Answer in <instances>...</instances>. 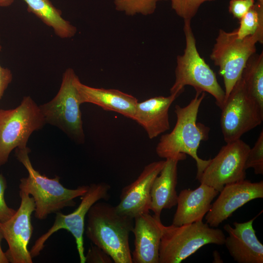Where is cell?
<instances>
[{"label": "cell", "mask_w": 263, "mask_h": 263, "mask_svg": "<svg viewBox=\"0 0 263 263\" xmlns=\"http://www.w3.org/2000/svg\"><path fill=\"white\" fill-rule=\"evenodd\" d=\"M86 236L114 263H132L129 244L134 219L118 213L115 206L96 202L87 214Z\"/></svg>", "instance_id": "1"}, {"label": "cell", "mask_w": 263, "mask_h": 263, "mask_svg": "<svg viewBox=\"0 0 263 263\" xmlns=\"http://www.w3.org/2000/svg\"><path fill=\"white\" fill-rule=\"evenodd\" d=\"M205 96V92L196 91L194 97L185 107H175L177 117L172 131L162 135L156 148L157 155L167 158L184 153L191 156L196 162L197 179L209 163V159L203 160L197 154L200 144L207 140L210 129L197 123L199 107Z\"/></svg>", "instance_id": "2"}, {"label": "cell", "mask_w": 263, "mask_h": 263, "mask_svg": "<svg viewBox=\"0 0 263 263\" xmlns=\"http://www.w3.org/2000/svg\"><path fill=\"white\" fill-rule=\"evenodd\" d=\"M30 152V149L27 147L17 148L15 154L28 173L27 177L20 179L19 188L33 198L35 217L43 220L52 213L60 211L66 207L75 206L74 199L83 195L88 189L89 185L69 189L60 183L59 176L49 178L40 174L32 165L29 156Z\"/></svg>", "instance_id": "3"}, {"label": "cell", "mask_w": 263, "mask_h": 263, "mask_svg": "<svg viewBox=\"0 0 263 263\" xmlns=\"http://www.w3.org/2000/svg\"><path fill=\"white\" fill-rule=\"evenodd\" d=\"M184 21L186 46L183 54L177 56L175 81L170 93L180 94L186 86H191L195 91L207 92L212 95L221 109L225 101V91L219 84L215 73L197 50L191 20Z\"/></svg>", "instance_id": "4"}, {"label": "cell", "mask_w": 263, "mask_h": 263, "mask_svg": "<svg viewBox=\"0 0 263 263\" xmlns=\"http://www.w3.org/2000/svg\"><path fill=\"white\" fill-rule=\"evenodd\" d=\"M225 238L221 229L203 221L179 226L163 225L159 263H180L207 244H224Z\"/></svg>", "instance_id": "5"}, {"label": "cell", "mask_w": 263, "mask_h": 263, "mask_svg": "<svg viewBox=\"0 0 263 263\" xmlns=\"http://www.w3.org/2000/svg\"><path fill=\"white\" fill-rule=\"evenodd\" d=\"M258 42L263 43V28L243 39L238 38L236 29L230 32L219 30L210 58L223 77L225 100L241 77L248 59L256 53Z\"/></svg>", "instance_id": "6"}, {"label": "cell", "mask_w": 263, "mask_h": 263, "mask_svg": "<svg viewBox=\"0 0 263 263\" xmlns=\"http://www.w3.org/2000/svg\"><path fill=\"white\" fill-rule=\"evenodd\" d=\"M79 80L74 70L64 73L60 89L54 98L39 106L46 123L56 126L77 144H83V128L77 82Z\"/></svg>", "instance_id": "7"}, {"label": "cell", "mask_w": 263, "mask_h": 263, "mask_svg": "<svg viewBox=\"0 0 263 263\" xmlns=\"http://www.w3.org/2000/svg\"><path fill=\"white\" fill-rule=\"evenodd\" d=\"M46 124L39 106L30 96H24L14 109H0V167L14 149L26 147L31 134Z\"/></svg>", "instance_id": "8"}, {"label": "cell", "mask_w": 263, "mask_h": 263, "mask_svg": "<svg viewBox=\"0 0 263 263\" xmlns=\"http://www.w3.org/2000/svg\"><path fill=\"white\" fill-rule=\"evenodd\" d=\"M111 186L105 182L92 183L87 191L80 197L81 202L72 213L64 214L60 211L56 213L55 220L48 231L40 236L30 250L32 258L38 256L45 246L46 241L54 233L60 229L66 230L73 236L81 263H85L83 234L85 220L87 214L93 204L100 200L107 201L110 195Z\"/></svg>", "instance_id": "9"}, {"label": "cell", "mask_w": 263, "mask_h": 263, "mask_svg": "<svg viewBox=\"0 0 263 263\" xmlns=\"http://www.w3.org/2000/svg\"><path fill=\"white\" fill-rule=\"evenodd\" d=\"M221 109V127L226 143L241 139L263 120V110L247 93L241 77Z\"/></svg>", "instance_id": "10"}, {"label": "cell", "mask_w": 263, "mask_h": 263, "mask_svg": "<svg viewBox=\"0 0 263 263\" xmlns=\"http://www.w3.org/2000/svg\"><path fill=\"white\" fill-rule=\"evenodd\" d=\"M250 147L241 139L226 143L197 179L220 192L224 187L246 177L245 163Z\"/></svg>", "instance_id": "11"}, {"label": "cell", "mask_w": 263, "mask_h": 263, "mask_svg": "<svg viewBox=\"0 0 263 263\" xmlns=\"http://www.w3.org/2000/svg\"><path fill=\"white\" fill-rule=\"evenodd\" d=\"M21 202L14 215L6 221L0 222V231L8 245L5 252L11 263H32L28 245L33 232L31 215L35 209L32 197L20 190Z\"/></svg>", "instance_id": "12"}, {"label": "cell", "mask_w": 263, "mask_h": 263, "mask_svg": "<svg viewBox=\"0 0 263 263\" xmlns=\"http://www.w3.org/2000/svg\"><path fill=\"white\" fill-rule=\"evenodd\" d=\"M205 215L210 227H218L239 208L249 201L263 198V181L251 182L245 179L225 185Z\"/></svg>", "instance_id": "13"}, {"label": "cell", "mask_w": 263, "mask_h": 263, "mask_svg": "<svg viewBox=\"0 0 263 263\" xmlns=\"http://www.w3.org/2000/svg\"><path fill=\"white\" fill-rule=\"evenodd\" d=\"M165 161L160 160L149 164L135 181L123 188L119 202L115 206L118 213L134 219L140 215L149 212L151 186Z\"/></svg>", "instance_id": "14"}, {"label": "cell", "mask_w": 263, "mask_h": 263, "mask_svg": "<svg viewBox=\"0 0 263 263\" xmlns=\"http://www.w3.org/2000/svg\"><path fill=\"white\" fill-rule=\"evenodd\" d=\"M160 217L150 212L134 219L132 232L134 248L132 253V263H159V249L162 235Z\"/></svg>", "instance_id": "15"}, {"label": "cell", "mask_w": 263, "mask_h": 263, "mask_svg": "<svg viewBox=\"0 0 263 263\" xmlns=\"http://www.w3.org/2000/svg\"><path fill=\"white\" fill-rule=\"evenodd\" d=\"M256 217L244 223L225 224L228 233L224 244L233 259L238 263H263V245L256 235L253 223Z\"/></svg>", "instance_id": "16"}, {"label": "cell", "mask_w": 263, "mask_h": 263, "mask_svg": "<svg viewBox=\"0 0 263 263\" xmlns=\"http://www.w3.org/2000/svg\"><path fill=\"white\" fill-rule=\"evenodd\" d=\"M219 192L204 184H201L194 190H181L178 195L177 209L172 224L179 226L203 221Z\"/></svg>", "instance_id": "17"}, {"label": "cell", "mask_w": 263, "mask_h": 263, "mask_svg": "<svg viewBox=\"0 0 263 263\" xmlns=\"http://www.w3.org/2000/svg\"><path fill=\"white\" fill-rule=\"evenodd\" d=\"M179 95L170 94L168 96H157L137 102L133 120L144 129L150 139L169 130V109Z\"/></svg>", "instance_id": "18"}, {"label": "cell", "mask_w": 263, "mask_h": 263, "mask_svg": "<svg viewBox=\"0 0 263 263\" xmlns=\"http://www.w3.org/2000/svg\"><path fill=\"white\" fill-rule=\"evenodd\" d=\"M187 158L184 153L167 158L159 174L154 179L151 188L150 210L160 217L164 209H170L177 203V165Z\"/></svg>", "instance_id": "19"}, {"label": "cell", "mask_w": 263, "mask_h": 263, "mask_svg": "<svg viewBox=\"0 0 263 263\" xmlns=\"http://www.w3.org/2000/svg\"><path fill=\"white\" fill-rule=\"evenodd\" d=\"M76 85L81 104L92 103L133 120L138 102L134 96L117 89L92 87L82 83L80 80Z\"/></svg>", "instance_id": "20"}, {"label": "cell", "mask_w": 263, "mask_h": 263, "mask_svg": "<svg viewBox=\"0 0 263 263\" xmlns=\"http://www.w3.org/2000/svg\"><path fill=\"white\" fill-rule=\"evenodd\" d=\"M23 0L27 5L28 11L52 28L59 38H71L76 34V28L63 18L61 11L55 7L50 0Z\"/></svg>", "instance_id": "21"}, {"label": "cell", "mask_w": 263, "mask_h": 263, "mask_svg": "<svg viewBox=\"0 0 263 263\" xmlns=\"http://www.w3.org/2000/svg\"><path fill=\"white\" fill-rule=\"evenodd\" d=\"M241 78L247 93L263 110V52L252 55L248 59Z\"/></svg>", "instance_id": "22"}, {"label": "cell", "mask_w": 263, "mask_h": 263, "mask_svg": "<svg viewBox=\"0 0 263 263\" xmlns=\"http://www.w3.org/2000/svg\"><path fill=\"white\" fill-rule=\"evenodd\" d=\"M240 26L236 29L239 39L254 34L263 28V4L255 2L249 10L239 20Z\"/></svg>", "instance_id": "23"}, {"label": "cell", "mask_w": 263, "mask_h": 263, "mask_svg": "<svg viewBox=\"0 0 263 263\" xmlns=\"http://www.w3.org/2000/svg\"><path fill=\"white\" fill-rule=\"evenodd\" d=\"M116 10L128 16L152 14L158 1L165 0H113Z\"/></svg>", "instance_id": "24"}, {"label": "cell", "mask_w": 263, "mask_h": 263, "mask_svg": "<svg viewBox=\"0 0 263 263\" xmlns=\"http://www.w3.org/2000/svg\"><path fill=\"white\" fill-rule=\"evenodd\" d=\"M247 169L252 168L256 174H263V131L260 133L252 148H250L245 163Z\"/></svg>", "instance_id": "25"}, {"label": "cell", "mask_w": 263, "mask_h": 263, "mask_svg": "<svg viewBox=\"0 0 263 263\" xmlns=\"http://www.w3.org/2000/svg\"><path fill=\"white\" fill-rule=\"evenodd\" d=\"M214 0H170L172 9L184 20H191L203 3Z\"/></svg>", "instance_id": "26"}, {"label": "cell", "mask_w": 263, "mask_h": 263, "mask_svg": "<svg viewBox=\"0 0 263 263\" xmlns=\"http://www.w3.org/2000/svg\"><path fill=\"white\" fill-rule=\"evenodd\" d=\"M7 188L5 177L0 173V222H4L11 218L16 210L7 205L4 199V192Z\"/></svg>", "instance_id": "27"}, {"label": "cell", "mask_w": 263, "mask_h": 263, "mask_svg": "<svg viewBox=\"0 0 263 263\" xmlns=\"http://www.w3.org/2000/svg\"><path fill=\"white\" fill-rule=\"evenodd\" d=\"M255 0H230L228 11L233 17L240 20L253 6Z\"/></svg>", "instance_id": "28"}, {"label": "cell", "mask_w": 263, "mask_h": 263, "mask_svg": "<svg viewBox=\"0 0 263 263\" xmlns=\"http://www.w3.org/2000/svg\"><path fill=\"white\" fill-rule=\"evenodd\" d=\"M85 263H113L111 257L100 247L94 244L85 255Z\"/></svg>", "instance_id": "29"}, {"label": "cell", "mask_w": 263, "mask_h": 263, "mask_svg": "<svg viewBox=\"0 0 263 263\" xmlns=\"http://www.w3.org/2000/svg\"><path fill=\"white\" fill-rule=\"evenodd\" d=\"M1 50V46L0 44V52ZM12 78L13 75L11 70L7 68L2 67L0 65V100L12 81Z\"/></svg>", "instance_id": "30"}, {"label": "cell", "mask_w": 263, "mask_h": 263, "mask_svg": "<svg viewBox=\"0 0 263 263\" xmlns=\"http://www.w3.org/2000/svg\"><path fill=\"white\" fill-rule=\"evenodd\" d=\"M3 239V235L0 231V263H8L9 261L1 247V242Z\"/></svg>", "instance_id": "31"}, {"label": "cell", "mask_w": 263, "mask_h": 263, "mask_svg": "<svg viewBox=\"0 0 263 263\" xmlns=\"http://www.w3.org/2000/svg\"><path fill=\"white\" fill-rule=\"evenodd\" d=\"M14 0H0V7H8L10 6Z\"/></svg>", "instance_id": "32"}, {"label": "cell", "mask_w": 263, "mask_h": 263, "mask_svg": "<svg viewBox=\"0 0 263 263\" xmlns=\"http://www.w3.org/2000/svg\"><path fill=\"white\" fill-rule=\"evenodd\" d=\"M214 262V263H222L223 261L221 259L219 253L216 251L213 252Z\"/></svg>", "instance_id": "33"}, {"label": "cell", "mask_w": 263, "mask_h": 263, "mask_svg": "<svg viewBox=\"0 0 263 263\" xmlns=\"http://www.w3.org/2000/svg\"><path fill=\"white\" fill-rule=\"evenodd\" d=\"M258 1L262 4H263V0H258Z\"/></svg>", "instance_id": "34"}]
</instances>
